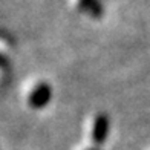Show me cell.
<instances>
[{
  "instance_id": "obj_1",
  "label": "cell",
  "mask_w": 150,
  "mask_h": 150,
  "mask_svg": "<svg viewBox=\"0 0 150 150\" xmlns=\"http://www.w3.org/2000/svg\"><path fill=\"white\" fill-rule=\"evenodd\" d=\"M52 98L51 86L46 83H40L29 95V104L34 109H43Z\"/></svg>"
},
{
  "instance_id": "obj_4",
  "label": "cell",
  "mask_w": 150,
  "mask_h": 150,
  "mask_svg": "<svg viewBox=\"0 0 150 150\" xmlns=\"http://www.w3.org/2000/svg\"><path fill=\"white\" fill-rule=\"evenodd\" d=\"M91 150H97V149H91Z\"/></svg>"
},
{
  "instance_id": "obj_2",
  "label": "cell",
  "mask_w": 150,
  "mask_h": 150,
  "mask_svg": "<svg viewBox=\"0 0 150 150\" xmlns=\"http://www.w3.org/2000/svg\"><path fill=\"white\" fill-rule=\"evenodd\" d=\"M109 135V118L107 115L100 113L93 121L92 127V139L95 144H103Z\"/></svg>"
},
{
  "instance_id": "obj_3",
  "label": "cell",
  "mask_w": 150,
  "mask_h": 150,
  "mask_svg": "<svg viewBox=\"0 0 150 150\" xmlns=\"http://www.w3.org/2000/svg\"><path fill=\"white\" fill-rule=\"evenodd\" d=\"M81 6L95 17H100L103 14V8H101L98 0H81Z\"/></svg>"
}]
</instances>
